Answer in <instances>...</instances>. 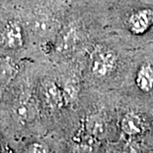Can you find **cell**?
I'll list each match as a JSON object with an SVG mask.
<instances>
[{"mask_svg":"<svg viewBox=\"0 0 153 153\" xmlns=\"http://www.w3.org/2000/svg\"><path fill=\"white\" fill-rule=\"evenodd\" d=\"M89 7L103 36L133 50L153 43V0H108Z\"/></svg>","mask_w":153,"mask_h":153,"instance_id":"obj_1","label":"cell"},{"mask_svg":"<svg viewBox=\"0 0 153 153\" xmlns=\"http://www.w3.org/2000/svg\"><path fill=\"white\" fill-rule=\"evenodd\" d=\"M135 50L113 36H101L83 55L86 87L98 92H119Z\"/></svg>","mask_w":153,"mask_h":153,"instance_id":"obj_2","label":"cell"},{"mask_svg":"<svg viewBox=\"0 0 153 153\" xmlns=\"http://www.w3.org/2000/svg\"><path fill=\"white\" fill-rule=\"evenodd\" d=\"M103 36L92 9L72 5L53 43L51 58L56 64L85 54L94 40Z\"/></svg>","mask_w":153,"mask_h":153,"instance_id":"obj_3","label":"cell"},{"mask_svg":"<svg viewBox=\"0 0 153 153\" xmlns=\"http://www.w3.org/2000/svg\"><path fill=\"white\" fill-rule=\"evenodd\" d=\"M71 7V0H39L32 4L25 23L30 39L47 56L53 51L54 40Z\"/></svg>","mask_w":153,"mask_h":153,"instance_id":"obj_4","label":"cell"},{"mask_svg":"<svg viewBox=\"0 0 153 153\" xmlns=\"http://www.w3.org/2000/svg\"><path fill=\"white\" fill-rule=\"evenodd\" d=\"M119 92L153 109V43L134 51Z\"/></svg>","mask_w":153,"mask_h":153,"instance_id":"obj_5","label":"cell"},{"mask_svg":"<svg viewBox=\"0 0 153 153\" xmlns=\"http://www.w3.org/2000/svg\"><path fill=\"white\" fill-rule=\"evenodd\" d=\"M117 115L119 137L153 147V109L120 93Z\"/></svg>","mask_w":153,"mask_h":153,"instance_id":"obj_6","label":"cell"},{"mask_svg":"<svg viewBox=\"0 0 153 153\" xmlns=\"http://www.w3.org/2000/svg\"><path fill=\"white\" fill-rule=\"evenodd\" d=\"M12 112L18 123L25 127L36 125L44 118L35 84L27 82L23 84L14 102Z\"/></svg>","mask_w":153,"mask_h":153,"instance_id":"obj_7","label":"cell"},{"mask_svg":"<svg viewBox=\"0 0 153 153\" xmlns=\"http://www.w3.org/2000/svg\"><path fill=\"white\" fill-rule=\"evenodd\" d=\"M30 39L27 26L19 18H11L3 24L0 40L6 50L18 52L24 50Z\"/></svg>","mask_w":153,"mask_h":153,"instance_id":"obj_8","label":"cell"},{"mask_svg":"<svg viewBox=\"0 0 153 153\" xmlns=\"http://www.w3.org/2000/svg\"><path fill=\"white\" fill-rule=\"evenodd\" d=\"M101 153H153V147L144 143L118 137L107 142Z\"/></svg>","mask_w":153,"mask_h":153,"instance_id":"obj_9","label":"cell"},{"mask_svg":"<svg viewBox=\"0 0 153 153\" xmlns=\"http://www.w3.org/2000/svg\"><path fill=\"white\" fill-rule=\"evenodd\" d=\"M18 65L8 57L0 58V81L8 82L18 73Z\"/></svg>","mask_w":153,"mask_h":153,"instance_id":"obj_10","label":"cell"},{"mask_svg":"<svg viewBox=\"0 0 153 153\" xmlns=\"http://www.w3.org/2000/svg\"><path fill=\"white\" fill-rule=\"evenodd\" d=\"M25 153H53V149L50 143L44 139H35L28 143Z\"/></svg>","mask_w":153,"mask_h":153,"instance_id":"obj_11","label":"cell"},{"mask_svg":"<svg viewBox=\"0 0 153 153\" xmlns=\"http://www.w3.org/2000/svg\"><path fill=\"white\" fill-rule=\"evenodd\" d=\"M72 1V5L77 6H84V7H89V6H95L104 3L108 0H71Z\"/></svg>","mask_w":153,"mask_h":153,"instance_id":"obj_12","label":"cell"}]
</instances>
